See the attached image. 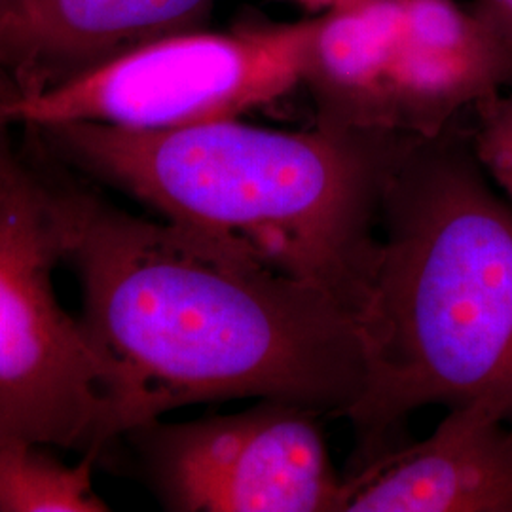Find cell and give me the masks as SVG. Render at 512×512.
Instances as JSON below:
<instances>
[{"label": "cell", "mask_w": 512, "mask_h": 512, "mask_svg": "<svg viewBox=\"0 0 512 512\" xmlns=\"http://www.w3.org/2000/svg\"><path fill=\"white\" fill-rule=\"evenodd\" d=\"M0 129H2V128H0Z\"/></svg>", "instance_id": "17"}, {"label": "cell", "mask_w": 512, "mask_h": 512, "mask_svg": "<svg viewBox=\"0 0 512 512\" xmlns=\"http://www.w3.org/2000/svg\"><path fill=\"white\" fill-rule=\"evenodd\" d=\"M213 0H6L0 101L19 109L152 40L202 29Z\"/></svg>", "instance_id": "7"}, {"label": "cell", "mask_w": 512, "mask_h": 512, "mask_svg": "<svg viewBox=\"0 0 512 512\" xmlns=\"http://www.w3.org/2000/svg\"><path fill=\"white\" fill-rule=\"evenodd\" d=\"M281 2H291V4H296L313 14H325V12L342 10V8H348L353 4H359L363 0H281Z\"/></svg>", "instance_id": "14"}, {"label": "cell", "mask_w": 512, "mask_h": 512, "mask_svg": "<svg viewBox=\"0 0 512 512\" xmlns=\"http://www.w3.org/2000/svg\"><path fill=\"white\" fill-rule=\"evenodd\" d=\"M4 2H6V0H0V4H4Z\"/></svg>", "instance_id": "16"}, {"label": "cell", "mask_w": 512, "mask_h": 512, "mask_svg": "<svg viewBox=\"0 0 512 512\" xmlns=\"http://www.w3.org/2000/svg\"><path fill=\"white\" fill-rule=\"evenodd\" d=\"M467 116L476 160L512 207V88L480 101Z\"/></svg>", "instance_id": "12"}, {"label": "cell", "mask_w": 512, "mask_h": 512, "mask_svg": "<svg viewBox=\"0 0 512 512\" xmlns=\"http://www.w3.org/2000/svg\"><path fill=\"white\" fill-rule=\"evenodd\" d=\"M340 512H512V423L488 403L450 408L421 442L344 476Z\"/></svg>", "instance_id": "8"}, {"label": "cell", "mask_w": 512, "mask_h": 512, "mask_svg": "<svg viewBox=\"0 0 512 512\" xmlns=\"http://www.w3.org/2000/svg\"><path fill=\"white\" fill-rule=\"evenodd\" d=\"M313 18L152 40L23 103L18 126L171 129L241 118L302 84Z\"/></svg>", "instance_id": "5"}, {"label": "cell", "mask_w": 512, "mask_h": 512, "mask_svg": "<svg viewBox=\"0 0 512 512\" xmlns=\"http://www.w3.org/2000/svg\"><path fill=\"white\" fill-rule=\"evenodd\" d=\"M471 8L512 46V0H475Z\"/></svg>", "instance_id": "13"}, {"label": "cell", "mask_w": 512, "mask_h": 512, "mask_svg": "<svg viewBox=\"0 0 512 512\" xmlns=\"http://www.w3.org/2000/svg\"><path fill=\"white\" fill-rule=\"evenodd\" d=\"M57 160L162 219L236 243L357 308L378 249L385 188L416 137L281 131L239 118L171 129L63 122L29 128Z\"/></svg>", "instance_id": "3"}, {"label": "cell", "mask_w": 512, "mask_h": 512, "mask_svg": "<svg viewBox=\"0 0 512 512\" xmlns=\"http://www.w3.org/2000/svg\"><path fill=\"white\" fill-rule=\"evenodd\" d=\"M459 120L406 148L385 188L353 311L366 366L346 416L357 463L387 450L421 406L488 403L512 423V207Z\"/></svg>", "instance_id": "2"}, {"label": "cell", "mask_w": 512, "mask_h": 512, "mask_svg": "<svg viewBox=\"0 0 512 512\" xmlns=\"http://www.w3.org/2000/svg\"><path fill=\"white\" fill-rule=\"evenodd\" d=\"M321 414L264 399L228 416L154 420L128 433L162 505L177 512H340Z\"/></svg>", "instance_id": "6"}, {"label": "cell", "mask_w": 512, "mask_h": 512, "mask_svg": "<svg viewBox=\"0 0 512 512\" xmlns=\"http://www.w3.org/2000/svg\"><path fill=\"white\" fill-rule=\"evenodd\" d=\"M16 126V107L0 101V128Z\"/></svg>", "instance_id": "15"}, {"label": "cell", "mask_w": 512, "mask_h": 512, "mask_svg": "<svg viewBox=\"0 0 512 512\" xmlns=\"http://www.w3.org/2000/svg\"><path fill=\"white\" fill-rule=\"evenodd\" d=\"M93 458L67 465L44 446L0 439V512H103L95 494Z\"/></svg>", "instance_id": "11"}, {"label": "cell", "mask_w": 512, "mask_h": 512, "mask_svg": "<svg viewBox=\"0 0 512 512\" xmlns=\"http://www.w3.org/2000/svg\"><path fill=\"white\" fill-rule=\"evenodd\" d=\"M512 88V46L458 0H403L382 99V129L437 137Z\"/></svg>", "instance_id": "9"}, {"label": "cell", "mask_w": 512, "mask_h": 512, "mask_svg": "<svg viewBox=\"0 0 512 512\" xmlns=\"http://www.w3.org/2000/svg\"><path fill=\"white\" fill-rule=\"evenodd\" d=\"M0 129V439L97 458L122 439L109 368L54 289L65 262L57 160Z\"/></svg>", "instance_id": "4"}, {"label": "cell", "mask_w": 512, "mask_h": 512, "mask_svg": "<svg viewBox=\"0 0 512 512\" xmlns=\"http://www.w3.org/2000/svg\"><path fill=\"white\" fill-rule=\"evenodd\" d=\"M403 0H363L313 18L302 84L317 122L382 131L385 73L399 37Z\"/></svg>", "instance_id": "10"}, {"label": "cell", "mask_w": 512, "mask_h": 512, "mask_svg": "<svg viewBox=\"0 0 512 512\" xmlns=\"http://www.w3.org/2000/svg\"><path fill=\"white\" fill-rule=\"evenodd\" d=\"M57 177L65 264L124 437L171 410L232 399L348 416L365 391V353L338 298L232 241L133 215L63 162Z\"/></svg>", "instance_id": "1"}]
</instances>
